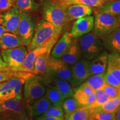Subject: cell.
<instances>
[{
	"instance_id": "6da1fadb",
	"label": "cell",
	"mask_w": 120,
	"mask_h": 120,
	"mask_svg": "<svg viewBox=\"0 0 120 120\" xmlns=\"http://www.w3.org/2000/svg\"><path fill=\"white\" fill-rule=\"evenodd\" d=\"M62 30L45 19L40 20L34 30L31 43L27 46L28 51L52 42H57Z\"/></svg>"
},
{
	"instance_id": "7a4b0ae2",
	"label": "cell",
	"mask_w": 120,
	"mask_h": 120,
	"mask_svg": "<svg viewBox=\"0 0 120 120\" xmlns=\"http://www.w3.org/2000/svg\"><path fill=\"white\" fill-rule=\"evenodd\" d=\"M43 19L62 29L67 23L66 8L58 0H42Z\"/></svg>"
},
{
	"instance_id": "3957f363",
	"label": "cell",
	"mask_w": 120,
	"mask_h": 120,
	"mask_svg": "<svg viewBox=\"0 0 120 120\" xmlns=\"http://www.w3.org/2000/svg\"><path fill=\"white\" fill-rule=\"evenodd\" d=\"M79 42L82 56L88 61L96 57L104 51L103 41L94 32L79 37Z\"/></svg>"
},
{
	"instance_id": "277c9868",
	"label": "cell",
	"mask_w": 120,
	"mask_h": 120,
	"mask_svg": "<svg viewBox=\"0 0 120 120\" xmlns=\"http://www.w3.org/2000/svg\"><path fill=\"white\" fill-rule=\"evenodd\" d=\"M119 27L117 17L106 13L96 12L93 30L94 34L102 40Z\"/></svg>"
},
{
	"instance_id": "5b68a950",
	"label": "cell",
	"mask_w": 120,
	"mask_h": 120,
	"mask_svg": "<svg viewBox=\"0 0 120 120\" xmlns=\"http://www.w3.org/2000/svg\"><path fill=\"white\" fill-rule=\"evenodd\" d=\"M47 86L45 85L40 76L34 75L27 79L24 83V100L27 105L32 103L46 94Z\"/></svg>"
},
{
	"instance_id": "8992f818",
	"label": "cell",
	"mask_w": 120,
	"mask_h": 120,
	"mask_svg": "<svg viewBox=\"0 0 120 120\" xmlns=\"http://www.w3.org/2000/svg\"><path fill=\"white\" fill-rule=\"evenodd\" d=\"M27 52L26 46L22 45L14 49L1 51V56L12 71H23L22 64Z\"/></svg>"
},
{
	"instance_id": "52a82bcc",
	"label": "cell",
	"mask_w": 120,
	"mask_h": 120,
	"mask_svg": "<svg viewBox=\"0 0 120 120\" xmlns=\"http://www.w3.org/2000/svg\"><path fill=\"white\" fill-rule=\"evenodd\" d=\"M36 28V21L30 13L21 12L20 21L17 28V34L23 45L28 46L31 43Z\"/></svg>"
},
{
	"instance_id": "ba28073f",
	"label": "cell",
	"mask_w": 120,
	"mask_h": 120,
	"mask_svg": "<svg viewBox=\"0 0 120 120\" xmlns=\"http://www.w3.org/2000/svg\"><path fill=\"white\" fill-rule=\"evenodd\" d=\"M26 79L14 78L6 81L0 88V101L4 102L9 99L22 98V87Z\"/></svg>"
},
{
	"instance_id": "9c48e42d",
	"label": "cell",
	"mask_w": 120,
	"mask_h": 120,
	"mask_svg": "<svg viewBox=\"0 0 120 120\" xmlns=\"http://www.w3.org/2000/svg\"><path fill=\"white\" fill-rule=\"evenodd\" d=\"M46 73L66 81L71 84V68L61 58H55L50 56L49 70Z\"/></svg>"
},
{
	"instance_id": "30bf717a",
	"label": "cell",
	"mask_w": 120,
	"mask_h": 120,
	"mask_svg": "<svg viewBox=\"0 0 120 120\" xmlns=\"http://www.w3.org/2000/svg\"><path fill=\"white\" fill-rule=\"evenodd\" d=\"M47 87L57 90L65 98L72 96L73 90L71 85L68 82L64 79L53 77L47 73L40 76Z\"/></svg>"
},
{
	"instance_id": "8fae6325",
	"label": "cell",
	"mask_w": 120,
	"mask_h": 120,
	"mask_svg": "<svg viewBox=\"0 0 120 120\" xmlns=\"http://www.w3.org/2000/svg\"><path fill=\"white\" fill-rule=\"evenodd\" d=\"M56 43V42H52L45 46L36 48L28 51L22 64L23 71L32 73L34 62L37 58L42 54H51L52 48Z\"/></svg>"
},
{
	"instance_id": "7c38bea8",
	"label": "cell",
	"mask_w": 120,
	"mask_h": 120,
	"mask_svg": "<svg viewBox=\"0 0 120 120\" xmlns=\"http://www.w3.org/2000/svg\"><path fill=\"white\" fill-rule=\"evenodd\" d=\"M94 16H86L76 19L73 22L70 34L73 38H79L92 32L94 27Z\"/></svg>"
},
{
	"instance_id": "4fadbf2b",
	"label": "cell",
	"mask_w": 120,
	"mask_h": 120,
	"mask_svg": "<svg viewBox=\"0 0 120 120\" xmlns=\"http://www.w3.org/2000/svg\"><path fill=\"white\" fill-rule=\"evenodd\" d=\"M72 77L71 85L72 87H77L89 77L88 61L82 58L71 67Z\"/></svg>"
},
{
	"instance_id": "5bb4252c",
	"label": "cell",
	"mask_w": 120,
	"mask_h": 120,
	"mask_svg": "<svg viewBox=\"0 0 120 120\" xmlns=\"http://www.w3.org/2000/svg\"><path fill=\"white\" fill-rule=\"evenodd\" d=\"M73 97L81 106L89 107L95 99V91L83 82L73 93Z\"/></svg>"
},
{
	"instance_id": "9a60e30c",
	"label": "cell",
	"mask_w": 120,
	"mask_h": 120,
	"mask_svg": "<svg viewBox=\"0 0 120 120\" xmlns=\"http://www.w3.org/2000/svg\"><path fill=\"white\" fill-rule=\"evenodd\" d=\"M20 11L15 7H13L3 13L2 25L6 29L7 32L17 34V28L20 21Z\"/></svg>"
},
{
	"instance_id": "2e32d148",
	"label": "cell",
	"mask_w": 120,
	"mask_h": 120,
	"mask_svg": "<svg viewBox=\"0 0 120 120\" xmlns=\"http://www.w3.org/2000/svg\"><path fill=\"white\" fill-rule=\"evenodd\" d=\"M109 53L103 51L92 60L88 61V76L105 73L107 67Z\"/></svg>"
},
{
	"instance_id": "e0dca14e",
	"label": "cell",
	"mask_w": 120,
	"mask_h": 120,
	"mask_svg": "<svg viewBox=\"0 0 120 120\" xmlns=\"http://www.w3.org/2000/svg\"><path fill=\"white\" fill-rule=\"evenodd\" d=\"M82 54L79 46V38H73L71 45L61 58L70 66H72L82 58Z\"/></svg>"
},
{
	"instance_id": "ac0fdd59",
	"label": "cell",
	"mask_w": 120,
	"mask_h": 120,
	"mask_svg": "<svg viewBox=\"0 0 120 120\" xmlns=\"http://www.w3.org/2000/svg\"><path fill=\"white\" fill-rule=\"evenodd\" d=\"M92 12L93 7L82 4H71L67 6L66 8L68 22L90 16Z\"/></svg>"
},
{
	"instance_id": "d6986e66",
	"label": "cell",
	"mask_w": 120,
	"mask_h": 120,
	"mask_svg": "<svg viewBox=\"0 0 120 120\" xmlns=\"http://www.w3.org/2000/svg\"><path fill=\"white\" fill-rule=\"evenodd\" d=\"M72 39L70 32L64 33L53 46L51 52V56L55 58H61L71 45Z\"/></svg>"
},
{
	"instance_id": "ffe728a7",
	"label": "cell",
	"mask_w": 120,
	"mask_h": 120,
	"mask_svg": "<svg viewBox=\"0 0 120 120\" xmlns=\"http://www.w3.org/2000/svg\"><path fill=\"white\" fill-rule=\"evenodd\" d=\"M105 49L110 53L120 54V27L102 40Z\"/></svg>"
},
{
	"instance_id": "44dd1931",
	"label": "cell",
	"mask_w": 120,
	"mask_h": 120,
	"mask_svg": "<svg viewBox=\"0 0 120 120\" xmlns=\"http://www.w3.org/2000/svg\"><path fill=\"white\" fill-rule=\"evenodd\" d=\"M23 42L17 34L6 32L4 33L0 39V50L14 49L22 46Z\"/></svg>"
},
{
	"instance_id": "7402d4cb",
	"label": "cell",
	"mask_w": 120,
	"mask_h": 120,
	"mask_svg": "<svg viewBox=\"0 0 120 120\" xmlns=\"http://www.w3.org/2000/svg\"><path fill=\"white\" fill-rule=\"evenodd\" d=\"M52 105V103L45 96V95L36 100L32 104L30 105L31 117L34 118L36 117L41 116Z\"/></svg>"
},
{
	"instance_id": "603a6c76",
	"label": "cell",
	"mask_w": 120,
	"mask_h": 120,
	"mask_svg": "<svg viewBox=\"0 0 120 120\" xmlns=\"http://www.w3.org/2000/svg\"><path fill=\"white\" fill-rule=\"evenodd\" d=\"M50 54H42L39 56L34 64L33 74L37 76H42L47 72L49 70Z\"/></svg>"
},
{
	"instance_id": "cb8c5ba5",
	"label": "cell",
	"mask_w": 120,
	"mask_h": 120,
	"mask_svg": "<svg viewBox=\"0 0 120 120\" xmlns=\"http://www.w3.org/2000/svg\"><path fill=\"white\" fill-rule=\"evenodd\" d=\"M106 70L111 72L120 81V54L114 53L109 54Z\"/></svg>"
},
{
	"instance_id": "d4e9b609",
	"label": "cell",
	"mask_w": 120,
	"mask_h": 120,
	"mask_svg": "<svg viewBox=\"0 0 120 120\" xmlns=\"http://www.w3.org/2000/svg\"><path fill=\"white\" fill-rule=\"evenodd\" d=\"M91 115L90 109L86 106H82L72 112L66 115L64 120H88L91 117Z\"/></svg>"
},
{
	"instance_id": "484cf974",
	"label": "cell",
	"mask_w": 120,
	"mask_h": 120,
	"mask_svg": "<svg viewBox=\"0 0 120 120\" xmlns=\"http://www.w3.org/2000/svg\"><path fill=\"white\" fill-rule=\"evenodd\" d=\"M34 75L32 73L23 71H14L12 70L0 71V82H6L14 78H21L25 79Z\"/></svg>"
},
{
	"instance_id": "4316f807",
	"label": "cell",
	"mask_w": 120,
	"mask_h": 120,
	"mask_svg": "<svg viewBox=\"0 0 120 120\" xmlns=\"http://www.w3.org/2000/svg\"><path fill=\"white\" fill-rule=\"evenodd\" d=\"M96 12L106 13L118 17L120 15V0L109 1L106 3L98 8Z\"/></svg>"
},
{
	"instance_id": "83f0119b",
	"label": "cell",
	"mask_w": 120,
	"mask_h": 120,
	"mask_svg": "<svg viewBox=\"0 0 120 120\" xmlns=\"http://www.w3.org/2000/svg\"><path fill=\"white\" fill-rule=\"evenodd\" d=\"M13 7L21 12L30 13L37 11L39 8V4L34 0H16Z\"/></svg>"
},
{
	"instance_id": "f1b7e54d",
	"label": "cell",
	"mask_w": 120,
	"mask_h": 120,
	"mask_svg": "<svg viewBox=\"0 0 120 120\" xmlns=\"http://www.w3.org/2000/svg\"><path fill=\"white\" fill-rule=\"evenodd\" d=\"M104 75L105 73H101L90 76L85 80L84 83H86L94 91L102 90L106 83L105 80Z\"/></svg>"
},
{
	"instance_id": "f546056e",
	"label": "cell",
	"mask_w": 120,
	"mask_h": 120,
	"mask_svg": "<svg viewBox=\"0 0 120 120\" xmlns=\"http://www.w3.org/2000/svg\"><path fill=\"white\" fill-rule=\"evenodd\" d=\"M120 106V95L112 97V98H109L106 102H105L101 106L96 108V109H96V110L104 111L116 113Z\"/></svg>"
},
{
	"instance_id": "4dcf8cb0",
	"label": "cell",
	"mask_w": 120,
	"mask_h": 120,
	"mask_svg": "<svg viewBox=\"0 0 120 120\" xmlns=\"http://www.w3.org/2000/svg\"><path fill=\"white\" fill-rule=\"evenodd\" d=\"M62 4L67 6L71 4H82L88 6L100 8L105 3L100 0H58Z\"/></svg>"
},
{
	"instance_id": "1f68e13d",
	"label": "cell",
	"mask_w": 120,
	"mask_h": 120,
	"mask_svg": "<svg viewBox=\"0 0 120 120\" xmlns=\"http://www.w3.org/2000/svg\"><path fill=\"white\" fill-rule=\"evenodd\" d=\"M45 96L49 99V100L52 103V105L62 106L64 98L57 90L53 88L47 87Z\"/></svg>"
},
{
	"instance_id": "d6a6232c",
	"label": "cell",
	"mask_w": 120,
	"mask_h": 120,
	"mask_svg": "<svg viewBox=\"0 0 120 120\" xmlns=\"http://www.w3.org/2000/svg\"><path fill=\"white\" fill-rule=\"evenodd\" d=\"M80 107L82 106L79 104L73 96L64 99L62 105V107L66 115L72 112Z\"/></svg>"
},
{
	"instance_id": "836d02e7",
	"label": "cell",
	"mask_w": 120,
	"mask_h": 120,
	"mask_svg": "<svg viewBox=\"0 0 120 120\" xmlns=\"http://www.w3.org/2000/svg\"><path fill=\"white\" fill-rule=\"evenodd\" d=\"M91 117L96 120H115L116 118V113L96 109H91Z\"/></svg>"
},
{
	"instance_id": "e575fe53",
	"label": "cell",
	"mask_w": 120,
	"mask_h": 120,
	"mask_svg": "<svg viewBox=\"0 0 120 120\" xmlns=\"http://www.w3.org/2000/svg\"><path fill=\"white\" fill-rule=\"evenodd\" d=\"M95 99H94V102L91 106L88 107L90 109H94L100 107L109 98V97L108 96L107 94L104 92L103 90H97L95 91Z\"/></svg>"
},
{
	"instance_id": "d590c367",
	"label": "cell",
	"mask_w": 120,
	"mask_h": 120,
	"mask_svg": "<svg viewBox=\"0 0 120 120\" xmlns=\"http://www.w3.org/2000/svg\"><path fill=\"white\" fill-rule=\"evenodd\" d=\"M64 112L62 106L52 105L44 113L41 115V116H51L56 117L64 118Z\"/></svg>"
},
{
	"instance_id": "8d00e7d4",
	"label": "cell",
	"mask_w": 120,
	"mask_h": 120,
	"mask_svg": "<svg viewBox=\"0 0 120 120\" xmlns=\"http://www.w3.org/2000/svg\"><path fill=\"white\" fill-rule=\"evenodd\" d=\"M104 78L105 82L107 84L120 88V81L109 70H106L104 75Z\"/></svg>"
},
{
	"instance_id": "74e56055",
	"label": "cell",
	"mask_w": 120,
	"mask_h": 120,
	"mask_svg": "<svg viewBox=\"0 0 120 120\" xmlns=\"http://www.w3.org/2000/svg\"><path fill=\"white\" fill-rule=\"evenodd\" d=\"M102 90L109 98L120 95V88L109 85V84L106 83Z\"/></svg>"
},
{
	"instance_id": "f35d334b",
	"label": "cell",
	"mask_w": 120,
	"mask_h": 120,
	"mask_svg": "<svg viewBox=\"0 0 120 120\" xmlns=\"http://www.w3.org/2000/svg\"><path fill=\"white\" fill-rule=\"evenodd\" d=\"M16 0H0V14H3L14 6Z\"/></svg>"
},
{
	"instance_id": "ab89813d",
	"label": "cell",
	"mask_w": 120,
	"mask_h": 120,
	"mask_svg": "<svg viewBox=\"0 0 120 120\" xmlns=\"http://www.w3.org/2000/svg\"><path fill=\"white\" fill-rule=\"evenodd\" d=\"M34 120H64V118L56 117L51 116H37L34 117Z\"/></svg>"
},
{
	"instance_id": "60d3db41",
	"label": "cell",
	"mask_w": 120,
	"mask_h": 120,
	"mask_svg": "<svg viewBox=\"0 0 120 120\" xmlns=\"http://www.w3.org/2000/svg\"><path fill=\"white\" fill-rule=\"evenodd\" d=\"M11 70L7 66V64L4 62L2 57L0 56V71H8Z\"/></svg>"
},
{
	"instance_id": "b9f144b4",
	"label": "cell",
	"mask_w": 120,
	"mask_h": 120,
	"mask_svg": "<svg viewBox=\"0 0 120 120\" xmlns=\"http://www.w3.org/2000/svg\"><path fill=\"white\" fill-rule=\"evenodd\" d=\"M6 32H7V30L5 28H4V27L2 25H0V39H1V37H2V36L3 35V34Z\"/></svg>"
},
{
	"instance_id": "7bdbcfd3",
	"label": "cell",
	"mask_w": 120,
	"mask_h": 120,
	"mask_svg": "<svg viewBox=\"0 0 120 120\" xmlns=\"http://www.w3.org/2000/svg\"><path fill=\"white\" fill-rule=\"evenodd\" d=\"M115 120H120V106L118 108L117 111L116 113V118Z\"/></svg>"
},
{
	"instance_id": "ee69618b",
	"label": "cell",
	"mask_w": 120,
	"mask_h": 120,
	"mask_svg": "<svg viewBox=\"0 0 120 120\" xmlns=\"http://www.w3.org/2000/svg\"><path fill=\"white\" fill-rule=\"evenodd\" d=\"M3 19H2V14H0V25H2Z\"/></svg>"
},
{
	"instance_id": "f6af8a7d",
	"label": "cell",
	"mask_w": 120,
	"mask_h": 120,
	"mask_svg": "<svg viewBox=\"0 0 120 120\" xmlns=\"http://www.w3.org/2000/svg\"><path fill=\"white\" fill-rule=\"evenodd\" d=\"M100 1H101L102 2H103V3H105V4H106V3L109 2V0H100Z\"/></svg>"
},
{
	"instance_id": "bcb514c9",
	"label": "cell",
	"mask_w": 120,
	"mask_h": 120,
	"mask_svg": "<svg viewBox=\"0 0 120 120\" xmlns=\"http://www.w3.org/2000/svg\"><path fill=\"white\" fill-rule=\"evenodd\" d=\"M6 82H0V88L4 86V84Z\"/></svg>"
},
{
	"instance_id": "7dc6e473",
	"label": "cell",
	"mask_w": 120,
	"mask_h": 120,
	"mask_svg": "<svg viewBox=\"0 0 120 120\" xmlns=\"http://www.w3.org/2000/svg\"><path fill=\"white\" fill-rule=\"evenodd\" d=\"M117 19H118V22H119V23H120V16H118V17H117Z\"/></svg>"
},
{
	"instance_id": "c3c4849f",
	"label": "cell",
	"mask_w": 120,
	"mask_h": 120,
	"mask_svg": "<svg viewBox=\"0 0 120 120\" xmlns=\"http://www.w3.org/2000/svg\"><path fill=\"white\" fill-rule=\"evenodd\" d=\"M88 120H95V119H94V118H92L90 117V119Z\"/></svg>"
},
{
	"instance_id": "681fc988",
	"label": "cell",
	"mask_w": 120,
	"mask_h": 120,
	"mask_svg": "<svg viewBox=\"0 0 120 120\" xmlns=\"http://www.w3.org/2000/svg\"><path fill=\"white\" fill-rule=\"evenodd\" d=\"M116 1V0H109V1Z\"/></svg>"
},
{
	"instance_id": "f907efd6",
	"label": "cell",
	"mask_w": 120,
	"mask_h": 120,
	"mask_svg": "<svg viewBox=\"0 0 120 120\" xmlns=\"http://www.w3.org/2000/svg\"><path fill=\"white\" fill-rule=\"evenodd\" d=\"M0 52H1V50H0Z\"/></svg>"
}]
</instances>
